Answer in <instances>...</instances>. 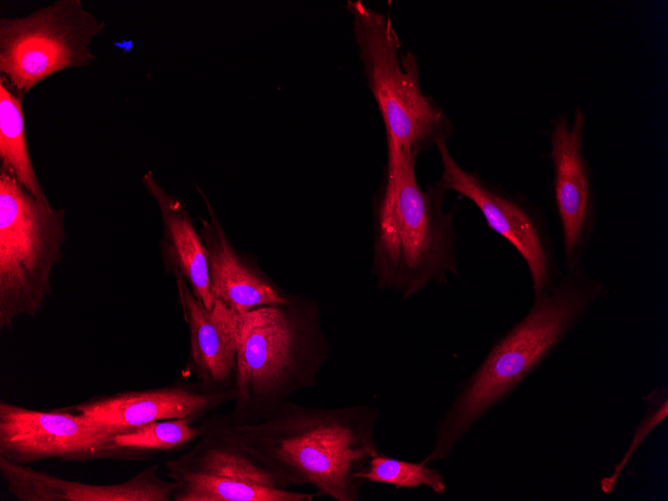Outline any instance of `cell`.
<instances>
[{
    "mask_svg": "<svg viewBox=\"0 0 668 501\" xmlns=\"http://www.w3.org/2000/svg\"><path fill=\"white\" fill-rule=\"evenodd\" d=\"M608 295L606 284L585 265L566 270L555 286L533 302L527 313L498 338L480 364L460 382L435 426L427 464L447 460L457 444L493 408L550 357Z\"/></svg>",
    "mask_w": 668,
    "mask_h": 501,
    "instance_id": "cell-1",
    "label": "cell"
},
{
    "mask_svg": "<svg viewBox=\"0 0 668 501\" xmlns=\"http://www.w3.org/2000/svg\"><path fill=\"white\" fill-rule=\"evenodd\" d=\"M233 436L292 486L311 485L318 496L359 501L360 474L380 450L378 410L367 405L314 408L286 401L269 418L234 424Z\"/></svg>",
    "mask_w": 668,
    "mask_h": 501,
    "instance_id": "cell-2",
    "label": "cell"
},
{
    "mask_svg": "<svg viewBox=\"0 0 668 501\" xmlns=\"http://www.w3.org/2000/svg\"><path fill=\"white\" fill-rule=\"evenodd\" d=\"M416 159L387 150V164L373 204L372 274L380 290L408 299L428 285L460 277L456 208L444 209L447 191L421 187Z\"/></svg>",
    "mask_w": 668,
    "mask_h": 501,
    "instance_id": "cell-3",
    "label": "cell"
},
{
    "mask_svg": "<svg viewBox=\"0 0 668 501\" xmlns=\"http://www.w3.org/2000/svg\"><path fill=\"white\" fill-rule=\"evenodd\" d=\"M237 355L234 424L273 415L290 397L313 388L329 356L316 300L291 294L285 303L235 312Z\"/></svg>",
    "mask_w": 668,
    "mask_h": 501,
    "instance_id": "cell-4",
    "label": "cell"
},
{
    "mask_svg": "<svg viewBox=\"0 0 668 501\" xmlns=\"http://www.w3.org/2000/svg\"><path fill=\"white\" fill-rule=\"evenodd\" d=\"M367 85L381 114L387 150L417 158L448 141L454 125L420 85L415 55L403 52L390 17L362 1H348Z\"/></svg>",
    "mask_w": 668,
    "mask_h": 501,
    "instance_id": "cell-5",
    "label": "cell"
},
{
    "mask_svg": "<svg viewBox=\"0 0 668 501\" xmlns=\"http://www.w3.org/2000/svg\"><path fill=\"white\" fill-rule=\"evenodd\" d=\"M65 211L22 187L0 168V329L34 317L51 295L62 260Z\"/></svg>",
    "mask_w": 668,
    "mask_h": 501,
    "instance_id": "cell-6",
    "label": "cell"
},
{
    "mask_svg": "<svg viewBox=\"0 0 668 501\" xmlns=\"http://www.w3.org/2000/svg\"><path fill=\"white\" fill-rule=\"evenodd\" d=\"M202 435L164 463L176 483L172 501H312L317 493L293 491L290 481L247 450L224 415L203 420Z\"/></svg>",
    "mask_w": 668,
    "mask_h": 501,
    "instance_id": "cell-7",
    "label": "cell"
},
{
    "mask_svg": "<svg viewBox=\"0 0 668 501\" xmlns=\"http://www.w3.org/2000/svg\"><path fill=\"white\" fill-rule=\"evenodd\" d=\"M104 22L81 0H57L27 16L0 19V76L22 97L49 76L96 60Z\"/></svg>",
    "mask_w": 668,
    "mask_h": 501,
    "instance_id": "cell-8",
    "label": "cell"
},
{
    "mask_svg": "<svg viewBox=\"0 0 668 501\" xmlns=\"http://www.w3.org/2000/svg\"><path fill=\"white\" fill-rule=\"evenodd\" d=\"M442 172L436 182L447 192L469 199L488 227L507 240L523 258L531 277L533 298L550 291L562 276L547 217L541 206L521 193H510L464 169L451 154L447 142L436 146Z\"/></svg>",
    "mask_w": 668,
    "mask_h": 501,
    "instance_id": "cell-9",
    "label": "cell"
},
{
    "mask_svg": "<svg viewBox=\"0 0 668 501\" xmlns=\"http://www.w3.org/2000/svg\"><path fill=\"white\" fill-rule=\"evenodd\" d=\"M125 429L66 408L42 411L0 401V457L18 465L55 458L75 462L146 460L114 443V437Z\"/></svg>",
    "mask_w": 668,
    "mask_h": 501,
    "instance_id": "cell-10",
    "label": "cell"
},
{
    "mask_svg": "<svg viewBox=\"0 0 668 501\" xmlns=\"http://www.w3.org/2000/svg\"><path fill=\"white\" fill-rule=\"evenodd\" d=\"M587 114H558L548 131L553 204L560 225L566 270L584 264L596 225L594 175L585 153Z\"/></svg>",
    "mask_w": 668,
    "mask_h": 501,
    "instance_id": "cell-11",
    "label": "cell"
},
{
    "mask_svg": "<svg viewBox=\"0 0 668 501\" xmlns=\"http://www.w3.org/2000/svg\"><path fill=\"white\" fill-rule=\"evenodd\" d=\"M235 397L234 388L211 391L197 382L178 381L158 388L93 397L66 409L105 425L132 428L158 420L198 419Z\"/></svg>",
    "mask_w": 668,
    "mask_h": 501,
    "instance_id": "cell-12",
    "label": "cell"
},
{
    "mask_svg": "<svg viewBox=\"0 0 668 501\" xmlns=\"http://www.w3.org/2000/svg\"><path fill=\"white\" fill-rule=\"evenodd\" d=\"M173 276L190 336L184 372L194 376L197 383L211 391L234 388L237 355L235 312L218 300L208 309L195 297L182 276Z\"/></svg>",
    "mask_w": 668,
    "mask_h": 501,
    "instance_id": "cell-13",
    "label": "cell"
},
{
    "mask_svg": "<svg viewBox=\"0 0 668 501\" xmlns=\"http://www.w3.org/2000/svg\"><path fill=\"white\" fill-rule=\"evenodd\" d=\"M9 492L21 501H172L177 487L159 475L157 464L116 484H89L59 478L0 457Z\"/></svg>",
    "mask_w": 668,
    "mask_h": 501,
    "instance_id": "cell-14",
    "label": "cell"
},
{
    "mask_svg": "<svg viewBox=\"0 0 668 501\" xmlns=\"http://www.w3.org/2000/svg\"><path fill=\"white\" fill-rule=\"evenodd\" d=\"M201 193L210 220L201 218L200 236L207 251L210 289L214 300L239 313L287 302L291 294L272 281L252 259L231 244L205 194Z\"/></svg>",
    "mask_w": 668,
    "mask_h": 501,
    "instance_id": "cell-15",
    "label": "cell"
},
{
    "mask_svg": "<svg viewBox=\"0 0 668 501\" xmlns=\"http://www.w3.org/2000/svg\"><path fill=\"white\" fill-rule=\"evenodd\" d=\"M142 182L161 212L165 270L182 276L195 297L211 309L215 300L210 289L206 247L183 200L168 193L151 171L143 175Z\"/></svg>",
    "mask_w": 668,
    "mask_h": 501,
    "instance_id": "cell-16",
    "label": "cell"
},
{
    "mask_svg": "<svg viewBox=\"0 0 668 501\" xmlns=\"http://www.w3.org/2000/svg\"><path fill=\"white\" fill-rule=\"evenodd\" d=\"M22 101L0 76V168L35 197L48 201L28 151Z\"/></svg>",
    "mask_w": 668,
    "mask_h": 501,
    "instance_id": "cell-17",
    "label": "cell"
},
{
    "mask_svg": "<svg viewBox=\"0 0 668 501\" xmlns=\"http://www.w3.org/2000/svg\"><path fill=\"white\" fill-rule=\"evenodd\" d=\"M191 417L158 420L127 428L114 437V443L143 455L146 459L170 453L193 444L203 433V422L193 424Z\"/></svg>",
    "mask_w": 668,
    "mask_h": 501,
    "instance_id": "cell-18",
    "label": "cell"
},
{
    "mask_svg": "<svg viewBox=\"0 0 668 501\" xmlns=\"http://www.w3.org/2000/svg\"><path fill=\"white\" fill-rule=\"evenodd\" d=\"M360 477L366 483L391 485L396 489L427 487L437 494L446 491L444 476L430 464L394 458L381 451L371 458Z\"/></svg>",
    "mask_w": 668,
    "mask_h": 501,
    "instance_id": "cell-19",
    "label": "cell"
},
{
    "mask_svg": "<svg viewBox=\"0 0 668 501\" xmlns=\"http://www.w3.org/2000/svg\"><path fill=\"white\" fill-rule=\"evenodd\" d=\"M646 412L634 429L631 442L622 458L615 464L609 476L600 481V488L604 493H610L615 488L621 473L628 465L636 450L642 445L646 437L666 419L668 414V390L665 387L652 389L643 398Z\"/></svg>",
    "mask_w": 668,
    "mask_h": 501,
    "instance_id": "cell-20",
    "label": "cell"
}]
</instances>
